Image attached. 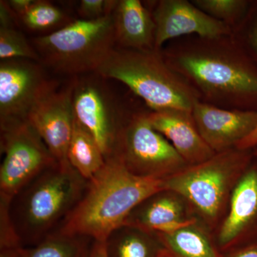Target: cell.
Masks as SVG:
<instances>
[{"label": "cell", "mask_w": 257, "mask_h": 257, "mask_svg": "<svg viewBox=\"0 0 257 257\" xmlns=\"http://www.w3.org/2000/svg\"><path fill=\"white\" fill-rule=\"evenodd\" d=\"M161 50L164 60L199 96L226 109L257 111V64L231 35L186 36Z\"/></svg>", "instance_id": "1"}, {"label": "cell", "mask_w": 257, "mask_h": 257, "mask_svg": "<svg viewBox=\"0 0 257 257\" xmlns=\"http://www.w3.org/2000/svg\"><path fill=\"white\" fill-rule=\"evenodd\" d=\"M165 181L134 175L116 157H109L88 181L82 199L56 231L105 241L140 203L165 190Z\"/></svg>", "instance_id": "2"}, {"label": "cell", "mask_w": 257, "mask_h": 257, "mask_svg": "<svg viewBox=\"0 0 257 257\" xmlns=\"http://www.w3.org/2000/svg\"><path fill=\"white\" fill-rule=\"evenodd\" d=\"M87 182L72 166L57 165L24 187L9 208L22 246H35L58 229L82 199Z\"/></svg>", "instance_id": "3"}, {"label": "cell", "mask_w": 257, "mask_h": 257, "mask_svg": "<svg viewBox=\"0 0 257 257\" xmlns=\"http://www.w3.org/2000/svg\"><path fill=\"white\" fill-rule=\"evenodd\" d=\"M253 159V150L234 148L216 153L165 178V189L182 196L194 216L214 234L227 213L236 184Z\"/></svg>", "instance_id": "4"}, {"label": "cell", "mask_w": 257, "mask_h": 257, "mask_svg": "<svg viewBox=\"0 0 257 257\" xmlns=\"http://www.w3.org/2000/svg\"><path fill=\"white\" fill-rule=\"evenodd\" d=\"M95 73L122 82L153 111H192L199 101L194 89L165 62L161 50L116 47Z\"/></svg>", "instance_id": "5"}, {"label": "cell", "mask_w": 257, "mask_h": 257, "mask_svg": "<svg viewBox=\"0 0 257 257\" xmlns=\"http://www.w3.org/2000/svg\"><path fill=\"white\" fill-rule=\"evenodd\" d=\"M42 63L60 73L96 72L116 47L112 14L94 20H75L32 40Z\"/></svg>", "instance_id": "6"}, {"label": "cell", "mask_w": 257, "mask_h": 257, "mask_svg": "<svg viewBox=\"0 0 257 257\" xmlns=\"http://www.w3.org/2000/svg\"><path fill=\"white\" fill-rule=\"evenodd\" d=\"M147 114L136 113L126 120L111 157L134 175L167 178L188 165L172 144L152 127Z\"/></svg>", "instance_id": "7"}, {"label": "cell", "mask_w": 257, "mask_h": 257, "mask_svg": "<svg viewBox=\"0 0 257 257\" xmlns=\"http://www.w3.org/2000/svg\"><path fill=\"white\" fill-rule=\"evenodd\" d=\"M0 199L11 202L45 171L59 165L28 119L0 125Z\"/></svg>", "instance_id": "8"}, {"label": "cell", "mask_w": 257, "mask_h": 257, "mask_svg": "<svg viewBox=\"0 0 257 257\" xmlns=\"http://www.w3.org/2000/svg\"><path fill=\"white\" fill-rule=\"evenodd\" d=\"M57 88L36 61L1 60L0 125L28 119L37 103Z\"/></svg>", "instance_id": "9"}, {"label": "cell", "mask_w": 257, "mask_h": 257, "mask_svg": "<svg viewBox=\"0 0 257 257\" xmlns=\"http://www.w3.org/2000/svg\"><path fill=\"white\" fill-rule=\"evenodd\" d=\"M72 98L77 119L95 138L105 159L112 156L126 119L120 116L105 89L96 81L74 82Z\"/></svg>", "instance_id": "10"}, {"label": "cell", "mask_w": 257, "mask_h": 257, "mask_svg": "<svg viewBox=\"0 0 257 257\" xmlns=\"http://www.w3.org/2000/svg\"><path fill=\"white\" fill-rule=\"evenodd\" d=\"M216 246L232 251L257 244V159L234 189L224 220L214 234Z\"/></svg>", "instance_id": "11"}, {"label": "cell", "mask_w": 257, "mask_h": 257, "mask_svg": "<svg viewBox=\"0 0 257 257\" xmlns=\"http://www.w3.org/2000/svg\"><path fill=\"white\" fill-rule=\"evenodd\" d=\"M151 12L155 26V50H162L166 42L194 35L217 39L229 36L232 30L226 24L211 18L187 0H160Z\"/></svg>", "instance_id": "12"}, {"label": "cell", "mask_w": 257, "mask_h": 257, "mask_svg": "<svg viewBox=\"0 0 257 257\" xmlns=\"http://www.w3.org/2000/svg\"><path fill=\"white\" fill-rule=\"evenodd\" d=\"M72 94L73 82L55 89L37 103L28 118L61 166L70 165L68 149L75 120Z\"/></svg>", "instance_id": "13"}, {"label": "cell", "mask_w": 257, "mask_h": 257, "mask_svg": "<svg viewBox=\"0 0 257 257\" xmlns=\"http://www.w3.org/2000/svg\"><path fill=\"white\" fill-rule=\"evenodd\" d=\"M192 114L203 140L215 153L236 148L257 126V111L222 109L198 101Z\"/></svg>", "instance_id": "14"}, {"label": "cell", "mask_w": 257, "mask_h": 257, "mask_svg": "<svg viewBox=\"0 0 257 257\" xmlns=\"http://www.w3.org/2000/svg\"><path fill=\"white\" fill-rule=\"evenodd\" d=\"M198 221L182 196L165 189L140 203L124 225L136 226L149 232L169 234Z\"/></svg>", "instance_id": "15"}, {"label": "cell", "mask_w": 257, "mask_h": 257, "mask_svg": "<svg viewBox=\"0 0 257 257\" xmlns=\"http://www.w3.org/2000/svg\"><path fill=\"white\" fill-rule=\"evenodd\" d=\"M147 114L152 127L172 144L187 165H197L215 155L199 134L192 111L170 109Z\"/></svg>", "instance_id": "16"}, {"label": "cell", "mask_w": 257, "mask_h": 257, "mask_svg": "<svg viewBox=\"0 0 257 257\" xmlns=\"http://www.w3.org/2000/svg\"><path fill=\"white\" fill-rule=\"evenodd\" d=\"M116 45L121 48L155 50L156 26L151 11L140 0H120L113 13Z\"/></svg>", "instance_id": "17"}, {"label": "cell", "mask_w": 257, "mask_h": 257, "mask_svg": "<svg viewBox=\"0 0 257 257\" xmlns=\"http://www.w3.org/2000/svg\"><path fill=\"white\" fill-rule=\"evenodd\" d=\"M155 234L175 257H221L214 234L199 221L169 234Z\"/></svg>", "instance_id": "18"}, {"label": "cell", "mask_w": 257, "mask_h": 257, "mask_svg": "<svg viewBox=\"0 0 257 257\" xmlns=\"http://www.w3.org/2000/svg\"><path fill=\"white\" fill-rule=\"evenodd\" d=\"M107 257H159L164 247L155 233L123 225L106 239Z\"/></svg>", "instance_id": "19"}, {"label": "cell", "mask_w": 257, "mask_h": 257, "mask_svg": "<svg viewBox=\"0 0 257 257\" xmlns=\"http://www.w3.org/2000/svg\"><path fill=\"white\" fill-rule=\"evenodd\" d=\"M68 161L74 170L87 181L92 179L106 162L95 138L76 116L69 145Z\"/></svg>", "instance_id": "20"}, {"label": "cell", "mask_w": 257, "mask_h": 257, "mask_svg": "<svg viewBox=\"0 0 257 257\" xmlns=\"http://www.w3.org/2000/svg\"><path fill=\"white\" fill-rule=\"evenodd\" d=\"M94 240L55 231L40 243L25 247L24 257H88Z\"/></svg>", "instance_id": "21"}, {"label": "cell", "mask_w": 257, "mask_h": 257, "mask_svg": "<svg viewBox=\"0 0 257 257\" xmlns=\"http://www.w3.org/2000/svg\"><path fill=\"white\" fill-rule=\"evenodd\" d=\"M199 10L211 18L222 22L232 30L243 20L251 2L246 0H192Z\"/></svg>", "instance_id": "22"}, {"label": "cell", "mask_w": 257, "mask_h": 257, "mask_svg": "<svg viewBox=\"0 0 257 257\" xmlns=\"http://www.w3.org/2000/svg\"><path fill=\"white\" fill-rule=\"evenodd\" d=\"M25 27L34 31H46L67 21V15L57 6L46 1L35 0L30 10L21 17Z\"/></svg>", "instance_id": "23"}, {"label": "cell", "mask_w": 257, "mask_h": 257, "mask_svg": "<svg viewBox=\"0 0 257 257\" xmlns=\"http://www.w3.org/2000/svg\"><path fill=\"white\" fill-rule=\"evenodd\" d=\"M0 59L40 61L38 54L32 43L15 28H0Z\"/></svg>", "instance_id": "24"}, {"label": "cell", "mask_w": 257, "mask_h": 257, "mask_svg": "<svg viewBox=\"0 0 257 257\" xmlns=\"http://www.w3.org/2000/svg\"><path fill=\"white\" fill-rule=\"evenodd\" d=\"M231 36L257 64V3H251L242 21L232 29Z\"/></svg>", "instance_id": "25"}, {"label": "cell", "mask_w": 257, "mask_h": 257, "mask_svg": "<svg viewBox=\"0 0 257 257\" xmlns=\"http://www.w3.org/2000/svg\"><path fill=\"white\" fill-rule=\"evenodd\" d=\"M10 204L0 199V248L23 246L10 218Z\"/></svg>", "instance_id": "26"}, {"label": "cell", "mask_w": 257, "mask_h": 257, "mask_svg": "<svg viewBox=\"0 0 257 257\" xmlns=\"http://www.w3.org/2000/svg\"><path fill=\"white\" fill-rule=\"evenodd\" d=\"M116 0H82L78 13L82 20H94L112 14L118 4Z\"/></svg>", "instance_id": "27"}, {"label": "cell", "mask_w": 257, "mask_h": 257, "mask_svg": "<svg viewBox=\"0 0 257 257\" xmlns=\"http://www.w3.org/2000/svg\"><path fill=\"white\" fill-rule=\"evenodd\" d=\"M15 15L8 2H0V28H15L13 24Z\"/></svg>", "instance_id": "28"}, {"label": "cell", "mask_w": 257, "mask_h": 257, "mask_svg": "<svg viewBox=\"0 0 257 257\" xmlns=\"http://www.w3.org/2000/svg\"><path fill=\"white\" fill-rule=\"evenodd\" d=\"M35 0H10L8 1L15 15L21 18L30 10Z\"/></svg>", "instance_id": "29"}, {"label": "cell", "mask_w": 257, "mask_h": 257, "mask_svg": "<svg viewBox=\"0 0 257 257\" xmlns=\"http://www.w3.org/2000/svg\"><path fill=\"white\" fill-rule=\"evenodd\" d=\"M227 257H257V244L230 251Z\"/></svg>", "instance_id": "30"}, {"label": "cell", "mask_w": 257, "mask_h": 257, "mask_svg": "<svg viewBox=\"0 0 257 257\" xmlns=\"http://www.w3.org/2000/svg\"><path fill=\"white\" fill-rule=\"evenodd\" d=\"M257 146V126L253 130L251 135H248L247 138L244 139L236 148L239 150H253Z\"/></svg>", "instance_id": "31"}, {"label": "cell", "mask_w": 257, "mask_h": 257, "mask_svg": "<svg viewBox=\"0 0 257 257\" xmlns=\"http://www.w3.org/2000/svg\"><path fill=\"white\" fill-rule=\"evenodd\" d=\"M88 257H107L105 242L94 240Z\"/></svg>", "instance_id": "32"}, {"label": "cell", "mask_w": 257, "mask_h": 257, "mask_svg": "<svg viewBox=\"0 0 257 257\" xmlns=\"http://www.w3.org/2000/svg\"><path fill=\"white\" fill-rule=\"evenodd\" d=\"M25 247L0 248V257H24Z\"/></svg>", "instance_id": "33"}, {"label": "cell", "mask_w": 257, "mask_h": 257, "mask_svg": "<svg viewBox=\"0 0 257 257\" xmlns=\"http://www.w3.org/2000/svg\"><path fill=\"white\" fill-rule=\"evenodd\" d=\"M159 257H175L168 251V250L164 248L163 251L161 252Z\"/></svg>", "instance_id": "34"}, {"label": "cell", "mask_w": 257, "mask_h": 257, "mask_svg": "<svg viewBox=\"0 0 257 257\" xmlns=\"http://www.w3.org/2000/svg\"><path fill=\"white\" fill-rule=\"evenodd\" d=\"M253 156L256 157V158L257 159V146L255 147L254 149H253Z\"/></svg>", "instance_id": "35"}]
</instances>
